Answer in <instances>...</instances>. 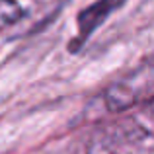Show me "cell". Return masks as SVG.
<instances>
[{"label": "cell", "mask_w": 154, "mask_h": 154, "mask_svg": "<svg viewBox=\"0 0 154 154\" xmlns=\"http://www.w3.org/2000/svg\"><path fill=\"white\" fill-rule=\"evenodd\" d=\"M103 102L111 113L154 102V57L143 60L133 70L109 84L103 94Z\"/></svg>", "instance_id": "1"}, {"label": "cell", "mask_w": 154, "mask_h": 154, "mask_svg": "<svg viewBox=\"0 0 154 154\" xmlns=\"http://www.w3.org/2000/svg\"><path fill=\"white\" fill-rule=\"evenodd\" d=\"M150 133L133 119L115 121L100 127L88 143L86 154H144Z\"/></svg>", "instance_id": "2"}, {"label": "cell", "mask_w": 154, "mask_h": 154, "mask_svg": "<svg viewBox=\"0 0 154 154\" xmlns=\"http://www.w3.org/2000/svg\"><path fill=\"white\" fill-rule=\"evenodd\" d=\"M127 0H98L96 4L84 8L78 14V37L76 41L70 43V51H78L80 45L98 29L100 26L113 14L115 10H119Z\"/></svg>", "instance_id": "3"}, {"label": "cell", "mask_w": 154, "mask_h": 154, "mask_svg": "<svg viewBox=\"0 0 154 154\" xmlns=\"http://www.w3.org/2000/svg\"><path fill=\"white\" fill-rule=\"evenodd\" d=\"M23 16V8L16 0H0V31L14 26Z\"/></svg>", "instance_id": "4"}]
</instances>
